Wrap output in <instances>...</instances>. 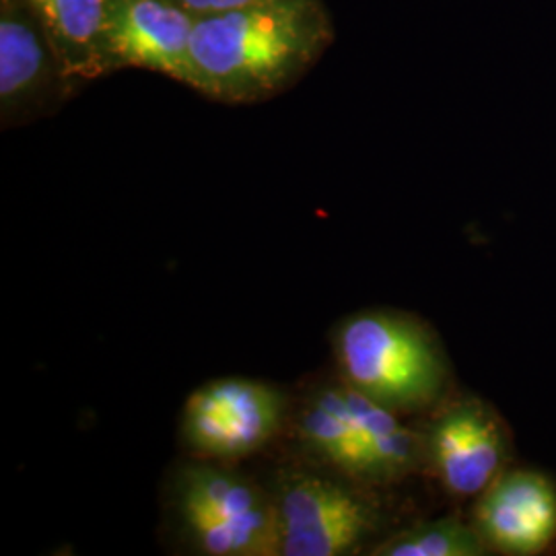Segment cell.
<instances>
[{"mask_svg":"<svg viewBox=\"0 0 556 556\" xmlns=\"http://www.w3.org/2000/svg\"><path fill=\"white\" fill-rule=\"evenodd\" d=\"M338 378L392 408L431 404L445 383V363L435 340L415 319L392 312H361L332 332Z\"/></svg>","mask_w":556,"mask_h":556,"instance_id":"4","label":"cell"},{"mask_svg":"<svg viewBox=\"0 0 556 556\" xmlns=\"http://www.w3.org/2000/svg\"><path fill=\"white\" fill-rule=\"evenodd\" d=\"M478 532L507 555H538L556 536V491L536 472L495 480L477 507Z\"/></svg>","mask_w":556,"mask_h":556,"instance_id":"9","label":"cell"},{"mask_svg":"<svg viewBox=\"0 0 556 556\" xmlns=\"http://www.w3.org/2000/svg\"><path fill=\"white\" fill-rule=\"evenodd\" d=\"M486 542L482 534L457 521L439 519L418 523L396 536L383 540L374 556H478L484 555Z\"/></svg>","mask_w":556,"mask_h":556,"instance_id":"12","label":"cell"},{"mask_svg":"<svg viewBox=\"0 0 556 556\" xmlns=\"http://www.w3.org/2000/svg\"><path fill=\"white\" fill-rule=\"evenodd\" d=\"M68 83L27 0H0V112L23 119Z\"/></svg>","mask_w":556,"mask_h":556,"instance_id":"8","label":"cell"},{"mask_svg":"<svg viewBox=\"0 0 556 556\" xmlns=\"http://www.w3.org/2000/svg\"><path fill=\"white\" fill-rule=\"evenodd\" d=\"M66 80H89L114 71L105 48L108 0H27Z\"/></svg>","mask_w":556,"mask_h":556,"instance_id":"11","label":"cell"},{"mask_svg":"<svg viewBox=\"0 0 556 556\" xmlns=\"http://www.w3.org/2000/svg\"><path fill=\"white\" fill-rule=\"evenodd\" d=\"M291 410L293 400L270 381L211 379L186 397L179 441L188 457L239 464L289 429Z\"/></svg>","mask_w":556,"mask_h":556,"instance_id":"5","label":"cell"},{"mask_svg":"<svg viewBox=\"0 0 556 556\" xmlns=\"http://www.w3.org/2000/svg\"><path fill=\"white\" fill-rule=\"evenodd\" d=\"M167 517L184 546L202 556H280L270 486L236 464L188 457L167 480Z\"/></svg>","mask_w":556,"mask_h":556,"instance_id":"3","label":"cell"},{"mask_svg":"<svg viewBox=\"0 0 556 556\" xmlns=\"http://www.w3.org/2000/svg\"><path fill=\"white\" fill-rule=\"evenodd\" d=\"M194 20L172 0H108L105 48L114 68H147L186 85Z\"/></svg>","mask_w":556,"mask_h":556,"instance_id":"7","label":"cell"},{"mask_svg":"<svg viewBox=\"0 0 556 556\" xmlns=\"http://www.w3.org/2000/svg\"><path fill=\"white\" fill-rule=\"evenodd\" d=\"M501 450L495 420L475 402L447 408L431 425L427 438V454L435 475L459 497L484 493L495 482Z\"/></svg>","mask_w":556,"mask_h":556,"instance_id":"10","label":"cell"},{"mask_svg":"<svg viewBox=\"0 0 556 556\" xmlns=\"http://www.w3.org/2000/svg\"><path fill=\"white\" fill-rule=\"evenodd\" d=\"M330 40L321 0H262L197 17L186 85L225 103L268 100L293 85Z\"/></svg>","mask_w":556,"mask_h":556,"instance_id":"1","label":"cell"},{"mask_svg":"<svg viewBox=\"0 0 556 556\" xmlns=\"http://www.w3.org/2000/svg\"><path fill=\"white\" fill-rule=\"evenodd\" d=\"M289 429L305 462L353 482L400 480L415 470L422 450L397 413L342 378L318 381L293 402Z\"/></svg>","mask_w":556,"mask_h":556,"instance_id":"2","label":"cell"},{"mask_svg":"<svg viewBox=\"0 0 556 556\" xmlns=\"http://www.w3.org/2000/svg\"><path fill=\"white\" fill-rule=\"evenodd\" d=\"M280 556L355 555L374 534L378 514L353 480L314 464L282 468L270 484Z\"/></svg>","mask_w":556,"mask_h":556,"instance_id":"6","label":"cell"},{"mask_svg":"<svg viewBox=\"0 0 556 556\" xmlns=\"http://www.w3.org/2000/svg\"><path fill=\"white\" fill-rule=\"evenodd\" d=\"M172 2H176L184 11H188L192 17H204V15H215V13L258 4L262 0H172Z\"/></svg>","mask_w":556,"mask_h":556,"instance_id":"13","label":"cell"}]
</instances>
